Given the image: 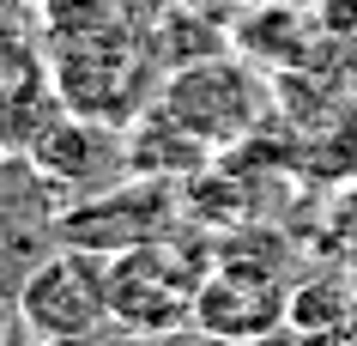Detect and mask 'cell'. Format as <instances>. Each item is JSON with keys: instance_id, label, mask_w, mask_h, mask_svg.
Here are the masks:
<instances>
[{"instance_id": "6da1fadb", "label": "cell", "mask_w": 357, "mask_h": 346, "mask_svg": "<svg viewBox=\"0 0 357 346\" xmlns=\"http://www.w3.org/2000/svg\"><path fill=\"white\" fill-rule=\"evenodd\" d=\"M158 110H169L212 152H230L279 115V97H273V73H261L248 55L225 49V55H206V61H188V67L164 73Z\"/></svg>"}, {"instance_id": "7a4b0ae2", "label": "cell", "mask_w": 357, "mask_h": 346, "mask_svg": "<svg viewBox=\"0 0 357 346\" xmlns=\"http://www.w3.org/2000/svg\"><path fill=\"white\" fill-rule=\"evenodd\" d=\"M212 273V243L200 237H151L139 250L109 255V298H115V322L128 334H176L194 322L200 286Z\"/></svg>"}, {"instance_id": "3957f363", "label": "cell", "mask_w": 357, "mask_h": 346, "mask_svg": "<svg viewBox=\"0 0 357 346\" xmlns=\"http://www.w3.org/2000/svg\"><path fill=\"white\" fill-rule=\"evenodd\" d=\"M19 316L24 328L49 346H79L103 334L115 322V298H109V261L85 250L55 243V255H43L19 286Z\"/></svg>"}, {"instance_id": "277c9868", "label": "cell", "mask_w": 357, "mask_h": 346, "mask_svg": "<svg viewBox=\"0 0 357 346\" xmlns=\"http://www.w3.org/2000/svg\"><path fill=\"white\" fill-rule=\"evenodd\" d=\"M176 231V194L158 182V176H133V182H115V189H97L85 201H67L55 225V243L85 255H121L139 250L151 237H169Z\"/></svg>"}, {"instance_id": "5b68a950", "label": "cell", "mask_w": 357, "mask_h": 346, "mask_svg": "<svg viewBox=\"0 0 357 346\" xmlns=\"http://www.w3.org/2000/svg\"><path fill=\"white\" fill-rule=\"evenodd\" d=\"M284 304H291V280H279L273 261H225V255H212L194 322L212 328V334H230V340H255V334L284 322Z\"/></svg>"}, {"instance_id": "8992f818", "label": "cell", "mask_w": 357, "mask_h": 346, "mask_svg": "<svg viewBox=\"0 0 357 346\" xmlns=\"http://www.w3.org/2000/svg\"><path fill=\"white\" fill-rule=\"evenodd\" d=\"M230 49L279 79L291 67H315L327 49V31L315 19V0H248L230 19Z\"/></svg>"}, {"instance_id": "52a82bcc", "label": "cell", "mask_w": 357, "mask_h": 346, "mask_svg": "<svg viewBox=\"0 0 357 346\" xmlns=\"http://www.w3.org/2000/svg\"><path fill=\"white\" fill-rule=\"evenodd\" d=\"M67 212V189L43 171L31 152H0V243L37 250L49 243Z\"/></svg>"}, {"instance_id": "ba28073f", "label": "cell", "mask_w": 357, "mask_h": 346, "mask_svg": "<svg viewBox=\"0 0 357 346\" xmlns=\"http://www.w3.org/2000/svg\"><path fill=\"white\" fill-rule=\"evenodd\" d=\"M121 152H128V176H158V182H194V176L218 158L206 140L188 134V128H182L169 110H158V103L128 122Z\"/></svg>"}, {"instance_id": "9c48e42d", "label": "cell", "mask_w": 357, "mask_h": 346, "mask_svg": "<svg viewBox=\"0 0 357 346\" xmlns=\"http://www.w3.org/2000/svg\"><path fill=\"white\" fill-rule=\"evenodd\" d=\"M31 158L55 176L61 189H85L97 176H109V164H128V152L109 134V122H91V115H79V110L61 115L55 128L31 146Z\"/></svg>"}, {"instance_id": "30bf717a", "label": "cell", "mask_w": 357, "mask_h": 346, "mask_svg": "<svg viewBox=\"0 0 357 346\" xmlns=\"http://www.w3.org/2000/svg\"><path fill=\"white\" fill-rule=\"evenodd\" d=\"M284 322L309 346H351L357 340V286L351 273H309L291 286Z\"/></svg>"}, {"instance_id": "8fae6325", "label": "cell", "mask_w": 357, "mask_h": 346, "mask_svg": "<svg viewBox=\"0 0 357 346\" xmlns=\"http://www.w3.org/2000/svg\"><path fill=\"white\" fill-rule=\"evenodd\" d=\"M303 134V176L321 189L357 182V92H345L327 115H315Z\"/></svg>"}, {"instance_id": "7c38bea8", "label": "cell", "mask_w": 357, "mask_h": 346, "mask_svg": "<svg viewBox=\"0 0 357 346\" xmlns=\"http://www.w3.org/2000/svg\"><path fill=\"white\" fill-rule=\"evenodd\" d=\"M151 49L164 61V73L188 67V61H206V55H225L230 49V24L188 6V0H169L164 13L151 19Z\"/></svg>"}, {"instance_id": "4fadbf2b", "label": "cell", "mask_w": 357, "mask_h": 346, "mask_svg": "<svg viewBox=\"0 0 357 346\" xmlns=\"http://www.w3.org/2000/svg\"><path fill=\"white\" fill-rule=\"evenodd\" d=\"M321 250L327 255H351L357 261V182H339L321 219Z\"/></svg>"}, {"instance_id": "5bb4252c", "label": "cell", "mask_w": 357, "mask_h": 346, "mask_svg": "<svg viewBox=\"0 0 357 346\" xmlns=\"http://www.w3.org/2000/svg\"><path fill=\"white\" fill-rule=\"evenodd\" d=\"M315 19H321L327 37H339V43L357 49V0H315Z\"/></svg>"}, {"instance_id": "9a60e30c", "label": "cell", "mask_w": 357, "mask_h": 346, "mask_svg": "<svg viewBox=\"0 0 357 346\" xmlns=\"http://www.w3.org/2000/svg\"><path fill=\"white\" fill-rule=\"evenodd\" d=\"M158 346H243V340H230V334H212V328L188 322V328H176V334H158Z\"/></svg>"}, {"instance_id": "2e32d148", "label": "cell", "mask_w": 357, "mask_h": 346, "mask_svg": "<svg viewBox=\"0 0 357 346\" xmlns=\"http://www.w3.org/2000/svg\"><path fill=\"white\" fill-rule=\"evenodd\" d=\"M243 346H309V340H303L291 322H279V328H266V334H255V340H243Z\"/></svg>"}, {"instance_id": "e0dca14e", "label": "cell", "mask_w": 357, "mask_h": 346, "mask_svg": "<svg viewBox=\"0 0 357 346\" xmlns=\"http://www.w3.org/2000/svg\"><path fill=\"white\" fill-rule=\"evenodd\" d=\"M188 6H200V13H212V19H236V13H243V6H248V0H188Z\"/></svg>"}, {"instance_id": "ac0fdd59", "label": "cell", "mask_w": 357, "mask_h": 346, "mask_svg": "<svg viewBox=\"0 0 357 346\" xmlns=\"http://www.w3.org/2000/svg\"><path fill=\"white\" fill-rule=\"evenodd\" d=\"M121 346H158V340H151V334H133V340H121Z\"/></svg>"}, {"instance_id": "d6986e66", "label": "cell", "mask_w": 357, "mask_h": 346, "mask_svg": "<svg viewBox=\"0 0 357 346\" xmlns=\"http://www.w3.org/2000/svg\"><path fill=\"white\" fill-rule=\"evenodd\" d=\"M13 6H19V0H0V13H13Z\"/></svg>"}, {"instance_id": "ffe728a7", "label": "cell", "mask_w": 357, "mask_h": 346, "mask_svg": "<svg viewBox=\"0 0 357 346\" xmlns=\"http://www.w3.org/2000/svg\"><path fill=\"white\" fill-rule=\"evenodd\" d=\"M351 92H357V61H351Z\"/></svg>"}, {"instance_id": "44dd1931", "label": "cell", "mask_w": 357, "mask_h": 346, "mask_svg": "<svg viewBox=\"0 0 357 346\" xmlns=\"http://www.w3.org/2000/svg\"><path fill=\"white\" fill-rule=\"evenodd\" d=\"M351 286H357V268H351Z\"/></svg>"}]
</instances>
